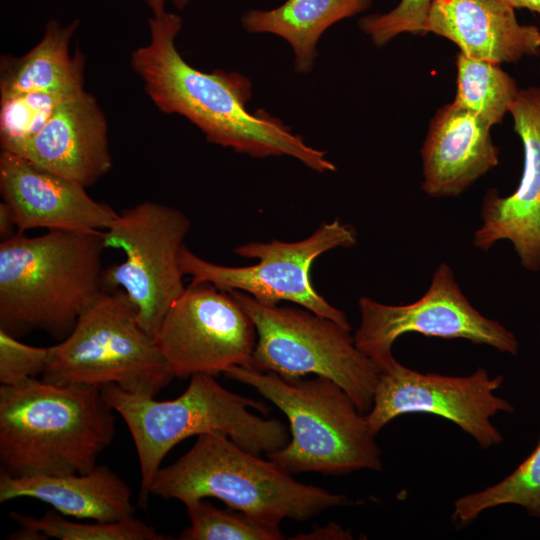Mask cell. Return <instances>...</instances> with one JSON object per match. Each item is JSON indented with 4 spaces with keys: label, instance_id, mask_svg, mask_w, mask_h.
I'll list each match as a JSON object with an SVG mask.
<instances>
[{
    "label": "cell",
    "instance_id": "obj_1",
    "mask_svg": "<svg viewBox=\"0 0 540 540\" xmlns=\"http://www.w3.org/2000/svg\"><path fill=\"white\" fill-rule=\"evenodd\" d=\"M183 19L165 11L148 21L149 42L131 52L130 66L145 93L163 113L178 114L210 143L254 158L290 156L317 172H334L326 152L307 145L279 118L263 109L250 112L252 83L238 72H202L188 64L176 48Z\"/></svg>",
    "mask_w": 540,
    "mask_h": 540
},
{
    "label": "cell",
    "instance_id": "obj_2",
    "mask_svg": "<svg viewBox=\"0 0 540 540\" xmlns=\"http://www.w3.org/2000/svg\"><path fill=\"white\" fill-rule=\"evenodd\" d=\"M104 231L54 229L0 243V329L42 330L62 341L106 290Z\"/></svg>",
    "mask_w": 540,
    "mask_h": 540
},
{
    "label": "cell",
    "instance_id": "obj_3",
    "mask_svg": "<svg viewBox=\"0 0 540 540\" xmlns=\"http://www.w3.org/2000/svg\"><path fill=\"white\" fill-rule=\"evenodd\" d=\"M115 432L99 387L36 378L0 385V466L9 476L86 473Z\"/></svg>",
    "mask_w": 540,
    "mask_h": 540
},
{
    "label": "cell",
    "instance_id": "obj_4",
    "mask_svg": "<svg viewBox=\"0 0 540 540\" xmlns=\"http://www.w3.org/2000/svg\"><path fill=\"white\" fill-rule=\"evenodd\" d=\"M101 391L133 438L140 467L141 507L148 503L151 483L163 459L188 437L219 432L255 455L276 451L290 440L281 421L264 419L249 411L253 408L268 414L265 403L225 389L212 375L191 376L187 389L172 400L158 401L114 384L101 387Z\"/></svg>",
    "mask_w": 540,
    "mask_h": 540
},
{
    "label": "cell",
    "instance_id": "obj_5",
    "mask_svg": "<svg viewBox=\"0 0 540 540\" xmlns=\"http://www.w3.org/2000/svg\"><path fill=\"white\" fill-rule=\"evenodd\" d=\"M150 495L177 499L184 505L213 497L231 509L277 526L284 518L306 521L351 503L346 495L295 480L269 459L246 451L219 432L197 436L188 452L161 466Z\"/></svg>",
    "mask_w": 540,
    "mask_h": 540
},
{
    "label": "cell",
    "instance_id": "obj_6",
    "mask_svg": "<svg viewBox=\"0 0 540 540\" xmlns=\"http://www.w3.org/2000/svg\"><path fill=\"white\" fill-rule=\"evenodd\" d=\"M249 385L287 417L292 438L267 459L290 474L343 475L382 469L381 450L348 393L329 378L287 379L234 366L223 373Z\"/></svg>",
    "mask_w": 540,
    "mask_h": 540
},
{
    "label": "cell",
    "instance_id": "obj_7",
    "mask_svg": "<svg viewBox=\"0 0 540 540\" xmlns=\"http://www.w3.org/2000/svg\"><path fill=\"white\" fill-rule=\"evenodd\" d=\"M155 341L121 288L106 289L52 346L42 380L56 385L121 389L155 397L173 379Z\"/></svg>",
    "mask_w": 540,
    "mask_h": 540
},
{
    "label": "cell",
    "instance_id": "obj_8",
    "mask_svg": "<svg viewBox=\"0 0 540 540\" xmlns=\"http://www.w3.org/2000/svg\"><path fill=\"white\" fill-rule=\"evenodd\" d=\"M228 292L256 327L248 368L287 379L323 376L341 386L361 413L371 409L381 371L358 349L352 328L301 306L266 305L242 291Z\"/></svg>",
    "mask_w": 540,
    "mask_h": 540
},
{
    "label": "cell",
    "instance_id": "obj_9",
    "mask_svg": "<svg viewBox=\"0 0 540 540\" xmlns=\"http://www.w3.org/2000/svg\"><path fill=\"white\" fill-rule=\"evenodd\" d=\"M190 225L179 209L147 200L123 210L104 231L105 247L125 253L122 263L104 270L106 287L127 294L140 325L154 339L186 289L179 253Z\"/></svg>",
    "mask_w": 540,
    "mask_h": 540
},
{
    "label": "cell",
    "instance_id": "obj_10",
    "mask_svg": "<svg viewBox=\"0 0 540 540\" xmlns=\"http://www.w3.org/2000/svg\"><path fill=\"white\" fill-rule=\"evenodd\" d=\"M356 243V230L336 219L321 224L312 235L300 241L250 242L236 247L237 256L258 260L251 266L218 265L197 256L185 244L179 253V264L193 283L206 282L223 291H242L266 305L293 302L352 328L344 312L330 305L314 289L310 271L315 259L323 253L335 248H351Z\"/></svg>",
    "mask_w": 540,
    "mask_h": 540
},
{
    "label": "cell",
    "instance_id": "obj_11",
    "mask_svg": "<svg viewBox=\"0 0 540 540\" xmlns=\"http://www.w3.org/2000/svg\"><path fill=\"white\" fill-rule=\"evenodd\" d=\"M360 325L355 344L380 369L396 359L394 342L404 334L417 333L442 339H465L516 355L519 341L497 320L481 314L461 290L453 269L445 262L433 273L426 292L405 305H389L363 296L358 301Z\"/></svg>",
    "mask_w": 540,
    "mask_h": 540
},
{
    "label": "cell",
    "instance_id": "obj_12",
    "mask_svg": "<svg viewBox=\"0 0 540 540\" xmlns=\"http://www.w3.org/2000/svg\"><path fill=\"white\" fill-rule=\"evenodd\" d=\"M503 382V375L491 377L483 367L466 376H449L421 373L395 360L380 373L372 407L365 414L366 421L376 436L399 416L431 414L453 422L481 449H489L504 441L491 418L515 409L495 394Z\"/></svg>",
    "mask_w": 540,
    "mask_h": 540
},
{
    "label": "cell",
    "instance_id": "obj_13",
    "mask_svg": "<svg viewBox=\"0 0 540 540\" xmlns=\"http://www.w3.org/2000/svg\"><path fill=\"white\" fill-rule=\"evenodd\" d=\"M155 341L173 377L216 376L250 365L257 331L230 292L191 282L169 308Z\"/></svg>",
    "mask_w": 540,
    "mask_h": 540
},
{
    "label": "cell",
    "instance_id": "obj_14",
    "mask_svg": "<svg viewBox=\"0 0 540 540\" xmlns=\"http://www.w3.org/2000/svg\"><path fill=\"white\" fill-rule=\"evenodd\" d=\"M523 144L524 162L519 184L501 197L489 189L480 208L481 225L473 245L483 251L509 241L521 266L540 272V87L519 90L510 112Z\"/></svg>",
    "mask_w": 540,
    "mask_h": 540
},
{
    "label": "cell",
    "instance_id": "obj_15",
    "mask_svg": "<svg viewBox=\"0 0 540 540\" xmlns=\"http://www.w3.org/2000/svg\"><path fill=\"white\" fill-rule=\"evenodd\" d=\"M85 188L20 155L1 150L0 193L18 232L33 228L107 230L118 213L90 197Z\"/></svg>",
    "mask_w": 540,
    "mask_h": 540
},
{
    "label": "cell",
    "instance_id": "obj_16",
    "mask_svg": "<svg viewBox=\"0 0 540 540\" xmlns=\"http://www.w3.org/2000/svg\"><path fill=\"white\" fill-rule=\"evenodd\" d=\"M1 150L85 187L112 168L105 114L94 95L85 89L61 103L36 135Z\"/></svg>",
    "mask_w": 540,
    "mask_h": 540
},
{
    "label": "cell",
    "instance_id": "obj_17",
    "mask_svg": "<svg viewBox=\"0 0 540 540\" xmlns=\"http://www.w3.org/2000/svg\"><path fill=\"white\" fill-rule=\"evenodd\" d=\"M490 129L453 102L440 108L421 148L422 191L432 198L457 197L496 167L499 149Z\"/></svg>",
    "mask_w": 540,
    "mask_h": 540
},
{
    "label": "cell",
    "instance_id": "obj_18",
    "mask_svg": "<svg viewBox=\"0 0 540 540\" xmlns=\"http://www.w3.org/2000/svg\"><path fill=\"white\" fill-rule=\"evenodd\" d=\"M455 43L464 55L501 63L540 53V30L518 22L504 0H434L425 34Z\"/></svg>",
    "mask_w": 540,
    "mask_h": 540
},
{
    "label": "cell",
    "instance_id": "obj_19",
    "mask_svg": "<svg viewBox=\"0 0 540 540\" xmlns=\"http://www.w3.org/2000/svg\"><path fill=\"white\" fill-rule=\"evenodd\" d=\"M34 498L78 519L115 522L134 516L128 484L106 465L81 474L16 478L0 472V502Z\"/></svg>",
    "mask_w": 540,
    "mask_h": 540
},
{
    "label": "cell",
    "instance_id": "obj_20",
    "mask_svg": "<svg viewBox=\"0 0 540 540\" xmlns=\"http://www.w3.org/2000/svg\"><path fill=\"white\" fill-rule=\"evenodd\" d=\"M80 21L68 24L47 21L40 41L20 57L0 59V99L16 95L84 87L85 58L80 50L70 53Z\"/></svg>",
    "mask_w": 540,
    "mask_h": 540
},
{
    "label": "cell",
    "instance_id": "obj_21",
    "mask_svg": "<svg viewBox=\"0 0 540 540\" xmlns=\"http://www.w3.org/2000/svg\"><path fill=\"white\" fill-rule=\"evenodd\" d=\"M372 4V0H286L271 10H249L241 18L250 33H270L286 40L294 52L298 73L312 70L316 46L333 24L352 17Z\"/></svg>",
    "mask_w": 540,
    "mask_h": 540
},
{
    "label": "cell",
    "instance_id": "obj_22",
    "mask_svg": "<svg viewBox=\"0 0 540 540\" xmlns=\"http://www.w3.org/2000/svg\"><path fill=\"white\" fill-rule=\"evenodd\" d=\"M457 90L453 103L472 112L490 127L502 122L510 112L519 89L500 64L470 58H456Z\"/></svg>",
    "mask_w": 540,
    "mask_h": 540
},
{
    "label": "cell",
    "instance_id": "obj_23",
    "mask_svg": "<svg viewBox=\"0 0 540 540\" xmlns=\"http://www.w3.org/2000/svg\"><path fill=\"white\" fill-rule=\"evenodd\" d=\"M501 505L521 506L528 515L540 518V437L532 453L503 480L458 498L451 519L468 525L485 510Z\"/></svg>",
    "mask_w": 540,
    "mask_h": 540
},
{
    "label": "cell",
    "instance_id": "obj_24",
    "mask_svg": "<svg viewBox=\"0 0 540 540\" xmlns=\"http://www.w3.org/2000/svg\"><path fill=\"white\" fill-rule=\"evenodd\" d=\"M19 528L7 537L11 540H166L153 526L133 517L115 522L77 523L60 513L48 511L40 518L10 513Z\"/></svg>",
    "mask_w": 540,
    "mask_h": 540
},
{
    "label": "cell",
    "instance_id": "obj_25",
    "mask_svg": "<svg viewBox=\"0 0 540 540\" xmlns=\"http://www.w3.org/2000/svg\"><path fill=\"white\" fill-rule=\"evenodd\" d=\"M190 526L181 540H281L279 526L262 522L241 511L220 509L205 499L185 505Z\"/></svg>",
    "mask_w": 540,
    "mask_h": 540
},
{
    "label": "cell",
    "instance_id": "obj_26",
    "mask_svg": "<svg viewBox=\"0 0 540 540\" xmlns=\"http://www.w3.org/2000/svg\"><path fill=\"white\" fill-rule=\"evenodd\" d=\"M84 89L70 87L0 99L1 147L36 135L61 103Z\"/></svg>",
    "mask_w": 540,
    "mask_h": 540
},
{
    "label": "cell",
    "instance_id": "obj_27",
    "mask_svg": "<svg viewBox=\"0 0 540 540\" xmlns=\"http://www.w3.org/2000/svg\"><path fill=\"white\" fill-rule=\"evenodd\" d=\"M434 0H401L391 11L360 19V29L377 46H383L399 34H425V25Z\"/></svg>",
    "mask_w": 540,
    "mask_h": 540
},
{
    "label": "cell",
    "instance_id": "obj_28",
    "mask_svg": "<svg viewBox=\"0 0 540 540\" xmlns=\"http://www.w3.org/2000/svg\"><path fill=\"white\" fill-rule=\"evenodd\" d=\"M51 353L52 346L27 345L0 329V384L10 385L43 374Z\"/></svg>",
    "mask_w": 540,
    "mask_h": 540
},
{
    "label": "cell",
    "instance_id": "obj_29",
    "mask_svg": "<svg viewBox=\"0 0 540 540\" xmlns=\"http://www.w3.org/2000/svg\"><path fill=\"white\" fill-rule=\"evenodd\" d=\"M16 228L15 220L6 203H0V237L1 241L12 237Z\"/></svg>",
    "mask_w": 540,
    "mask_h": 540
},
{
    "label": "cell",
    "instance_id": "obj_30",
    "mask_svg": "<svg viewBox=\"0 0 540 540\" xmlns=\"http://www.w3.org/2000/svg\"><path fill=\"white\" fill-rule=\"evenodd\" d=\"M304 536L307 537H304L303 539H310L312 536H315L313 537L315 539H319L320 536H323L322 539H352L349 531L342 529L340 526L334 523H331L330 527L320 528L317 531H313L311 534Z\"/></svg>",
    "mask_w": 540,
    "mask_h": 540
},
{
    "label": "cell",
    "instance_id": "obj_31",
    "mask_svg": "<svg viewBox=\"0 0 540 540\" xmlns=\"http://www.w3.org/2000/svg\"><path fill=\"white\" fill-rule=\"evenodd\" d=\"M515 8H527L540 15V0H504Z\"/></svg>",
    "mask_w": 540,
    "mask_h": 540
},
{
    "label": "cell",
    "instance_id": "obj_32",
    "mask_svg": "<svg viewBox=\"0 0 540 540\" xmlns=\"http://www.w3.org/2000/svg\"><path fill=\"white\" fill-rule=\"evenodd\" d=\"M152 15H160L166 11V0H144Z\"/></svg>",
    "mask_w": 540,
    "mask_h": 540
},
{
    "label": "cell",
    "instance_id": "obj_33",
    "mask_svg": "<svg viewBox=\"0 0 540 540\" xmlns=\"http://www.w3.org/2000/svg\"><path fill=\"white\" fill-rule=\"evenodd\" d=\"M171 2L176 9L182 10L191 2V0H171Z\"/></svg>",
    "mask_w": 540,
    "mask_h": 540
},
{
    "label": "cell",
    "instance_id": "obj_34",
    "mask_svg": "<svg viewBox=\"0 0 540 540\" xmlns=\"http://www.w3.org/2000/svg\"><path fill=\"white\" fill-rule=\"evenodd\" d=\"M539 336H540V334H539Z\"/></svg>",
    "mask_w": 540,
    "mask_h": 540
}]
</instances>
